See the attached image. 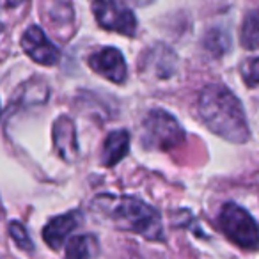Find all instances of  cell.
<instances>
[{
  "label": "cell",
  "mask_w": 259,
  "mask_h": 259,
  "mask_svg": "<svg viewBox=\"0 0 259 259\" xmlns=\"http://www.w3.org/2000/svg\"><path fill=\"white\" fill-rule=\"evenodd\" d=\"M2 30H4V27H2V23H0V34H2Z\"/></svg>",
  "instance_id": "2e32d148"
},
{
  "label": "cell",
  "mask_w": 259,
  "mask_h": 259,
  "mask_svg": "<svg viewBox=\"0 0 259 259\" xmlns=\"http://www.w3.org/2000/svg\"><path fill=\"white\" fill-rule=\"evenodd\" d=\"M144 141L149 149H167L176 148L185 141V132L176 121V117L165 110H153L144 121Z\"/></svg>",
  "instance_id": "277c9868"
},
{
  "label": "cell",
  "mask_w": 259,
  "mask_h": 259,
  "mask_svg": "<svg viewBox=\"0 0 259 259\" xmlns=\"http://www.w3.org/2000/svg\"><path fill=\"white\" fill-rule=\"evenodd\" d=\"M87 62H89L91 69L94 73H98V75H101L103 78L110 80L114 83H122L128 76L124 57L117 48H101V50L94 52Z\"/></svg>",
  "instance_id": "52a82bcc"
},
{
  "label": "cell",
  "mask_w": 259,
  "mask_h": 259,
  "mask_svg": "<svg viewBox=\"0 0 259 259\" xmlns=\"http://www.w3.org/2000/svg\"><path fill=\"white\" fill-rule=\"evenodd\" d=\"M241 78L250 87L259 85V57L248 59V61L241 66Z\"/></svg>",
  "instance_id": "5bb4252c"
},
{
  "label": "cell",
  "mask_w": 259,
  "mask_h": 259,
  "mask_svg": "<svg viewBox=\"0 0 259 259\" xmlns=\"http://www.w3.org/2000/svg\"><path fill=\"white\" fill-rule=\"evenodd\" d=\"M54 146L62 160L75 162L78 158V142H76L75 124L68 115H61L54 122Z\"/></svg>",
  "instance_id": "9c48e42d"
},
{
  "label": "cell",
  "mask_w": 259,
  "mask_h": 259,
  "mask_svg": "<svg viewBox=\"0 0 259 259\" xmlns=\"http://www.w3.org/2000/svg\"><path fill=\"white\" fill-rule=\"evenodd\" d=\"M117 229L144 236L146 240L162 241V217L153 206L137 197H110L103 195L96 201Z\"/></svg>",
  "instance_id": "7a4b0ae2"
},
{
  "label": "cell",
  "mask_w": 259,
  "mask_h": 259,
  "mask_svg": "<svg viewBox=\"0 0 259 259\" xmlns=\"http://www.w3.org/2000/svg\"><path fill=\"white\" fill-rule=\"evenodd\" d=\"M240 43L247 50H259V9L250 11L243 18L240 30Z\"/></svg>",
  "instance_id": "7c38bea8"
},
{
  "label": "cell",
  "mask_w": 259,
  "mask_h": 259,
  "mask_svg": "<svg viewBox=\"0 0 259 259\" xmlns=\"http://www.w3.org/2000/svg\"><path fill=\"white\" fill-rule=\"evenodd\" d=\"M93 13L103 29L122 36H134L137 30L135 15L122 0H93Z\"/></svg>",
  "instance_id": "5b68a950"
},
{
  "label": "cell",
  "mask_w": 259,
  "mask_h": 259,
  "mask_svg": "<svg viewBox=\"0 0 259 259\" xmlns=\"http://www.w3.org/2000/svg\"><path fill=\"white\" fill-rule=\"evenodd\" d=\"M22 48L34 62L41 66H55L61 59L59 48L52 43L41 27H29L22 36Z\"/></svg>",
  "instance_id": "8992f818"
},
{
  "label": "cell",
  "mask_w": 259,
  "mask_h": 259,
  "mask_svg": "<svg viewBox=\"0 0 259 259\" xmlns=\"http://www.w3.org/2000/svg\"><path fill=\"white\" fill-rule=\"evenodd\" d=\"M100 243L94 234H80L73 236L66 245L64 259H98Z\"/></svg>",
  "instance_id": "8fae6325"
},
{
  "label": "cell",
  "mask_w": 259,
  "mask_h": 259,
  "mask_svg": "<svg viewBox=\"0 0 259 259\" xmlns=\"http://www.w3.org/2000/svg\"><path fill=\"white\" fill-rule=\"evenodd\" d=\"M9 234H11L13 241L18 245V248H22V250H32L34 248V243L30 240L29 233H27V229L20 222L9 224Z\"/></svg>",
  "instance_id": "4fadbf2b"
},
{
  "label": "cell",
  "mask_w": 259,
  "mask_h": 259,
  "mask_svg": "<svg viewBox=\"0 0 259 259\" xmlns=\"http://www.w3.org/2000/svg\"><path fill=\"white\" fill-rule=\"evenodd\" d=\"M82 215L78 211H69L52 219L43 229V240L50 248L57 250L66 243L68 236L80 226Z\"/></svg>",
  "instance_id": "ba28073f"
},
{
  "label": "cell",
  "mask_w": 259,
  "mask_h": 259,
  "mask_svg": "<svg viewBox=\"0 0 259 259\" xmlns=\"http://www.w3.org/2000/svg\"><path fill=\"white\" fill-rule=\"evenodd\" d=\"M199 115L213 134L229 142L243 144L250 137V130L240 100L227 87L209 83L199 94Z\"/></svg>",
  "instance_id": "6da1fadb"
},
{
  "label": "cell",
  "mask_w": 259,
  "mask_h": 259,
  "mask_svg": "<svg viewBox=\"0 0 259 259\" xmlns=\"http://www.w3.org/2000/svg\"><path fill=\"white\" fill-rule=\"evenodd\" d=\"M219 226L222 233L238 247L247 248V250H254L259 247L257 222L241 206L234 202L224 204L219 215Z\"/></svg>",
  "instance_id": "3957f363"
},
{
  "label": "cell",
  "mask_w": 259,
  "mask_h": 259,
  "mask_svg": "<svg viewBox=\"0 0 259 259\" xmlns=\"http://www.w3.org/2000/svg\"><path fill=\"white\" fill-rule=\"evenodd\" d=\"M25 0H0V9H13L22 6Z\"/></svg>",
  "instance_id": "9a60e30c"
},
{
  "label": "cell",
  "mask_w": 259,
  "mask_h": 259,
  "mask_svg": "<svg viewBox=\"0 0 259 259\" xmlns=\"http://www.w3.org/2000/svg\"><path fill=\"white\" fill-rule=\"evenodd\" d=\"M130 149V134L126 130H115L105 139L103 151H101V163L107 167H114L126 156Z\"/></svg>",
  "instance_id": "30bf717a"
}]
</instances>
